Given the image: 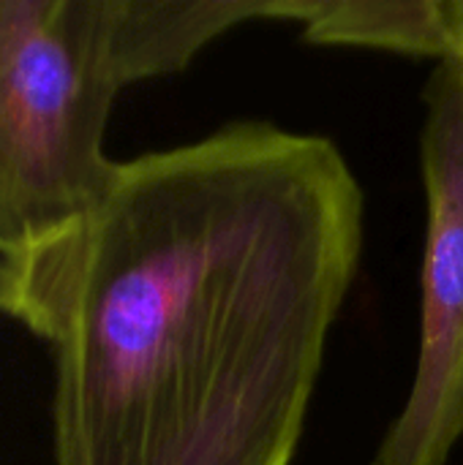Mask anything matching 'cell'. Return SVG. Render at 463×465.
Listing matches in <instances>:
<instances>
[{
  "instance_id": "6da1fadb",
  "label": "cell",
  "mask_w": 463,
  "mask_h": 465,
  "mask_svg": "<svg viewBox=\"0 0 463 465\" xmlns=\"http://www.w3.org/2000/svg\"><path fill=\"white\" fill-rule=\"evenodd\" d=\"M363 248V191L314 134L235 123L117 161L16 262L55 360V465H292Z\"/></svg>"
},
{
  "instance_id": "7a4b0ae2",
  "label": "cell",
  "mask_w": 463,
  "mask_h": 465,
  "mask_svg": "<svg viewBox=\"0 0 463 465\" xmlns=\"http://www.w3.org/2000/svg\"><path fill=\"white\" fill-rule=\"evenodd\" d=\"M169 74L153 0H0V245L19 262L85 218L115 177L123 87Z\"/></svg>"
},
{
  "instance_id": "3957f363",
  "label": "cell",
  "mask_w": 463,
  "mask_h": 465,
  "mask_svg": "<svg viewBox=\"0 0 463 465\" xmlns=\"http://www.w3.org/2000/svg\"><path fill=\"white\" fill-rule=\"evenodd\" d=\"M426 256L420 346L409 398L371 465H445L463 436V63L426 87L420 136Z\"/></svg>"
},
{
  "instance_id": "277c9868",
  "label": "cell",
  "mask_w": 463,
  "mask_h": 465,
  "mask_svg": "<svg viewBox=\"0 0 463 465\" xmlns=\"http://www.w3.org/2000/svg\"><path fill=\"white\" fill-rule=\"evenodd\" d=\"M300 25L314 44L458 57L453 0H311Z\"/></svg>"
},
{
  "instance_id": "5b68a950",
  "label": "cell",
  "mask_w": 463,
  "mask_h": 465,
  "mask_svg": "<svg viewBox=\"0 0 463 465\" xmlns=\"http://www.w3.org/2000/svg\"><path fill=\"white\" fill-rule=\"evenodd\" d=\"M14 300H16V262L0 245V313L11 316Z\"/></svg>"
},
{
  "instance_id": "8992f818",
  "label": "cell",
  "mask_w": 463,
  "mask_h": 465,
  "mask_svg": "<svg viewBox=\"0 0 463 465\" xmlns=\"http://www.w3.org/2000/svg\"><path fill=\"white\" fill-rule=\"evenodd\" d=\"M453 14H456V38H458V57L463 63V0H453Z\"/></svg>"
}]
</instances>
